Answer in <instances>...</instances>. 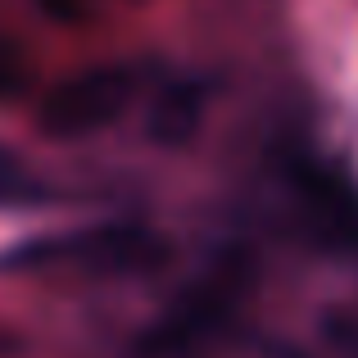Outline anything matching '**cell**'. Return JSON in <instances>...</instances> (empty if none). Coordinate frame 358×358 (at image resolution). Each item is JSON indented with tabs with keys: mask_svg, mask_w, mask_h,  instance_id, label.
<instances>
[{
	"mask_svg": "<svg viewBox=\"0 0 358 358\" xmlns=\"http://www.w3.org/2000/svg\"><path fill=\"white\" fill-rule=\"evenodd\" d=\"M204 109H209V82H200V78H168V82H159L155 100H150L145 131L159 141V145L177 150V145H186V141L200 131Z\"/></svg>",
	"mask_w": 358,
	"mask_h": 358,
	"instance_id": "5",
	"label": "cell"
},
{
	"mask_svg": "<svg viewBox=\"0 0 358 358\" xmlns=\"http://www.w3.org/2000/svg\"><path fill=\"white\" fill-rule=\"evenodd\" d=\"M18 78H23V73H18V64L9 59V55H0V96H14V91H18Z\"/></svg>",
	"mask_w": 358,
	"mask_h": 358,
	"instance_id": "7",
	"label": "cell"
},
{
	"mask_svg": "<svg viewBox=\"0 0 358 358\" xmlns=\"http://www.w3.org/2000/svg\"><path fill=\"white\" fill-rule=\"evenodd\" d=\"M245 286H250V268H245L241 259L213 263L191 290H182V299H177L155 327H145L141 350L145 354H182V350H191V345H200L204 336L218 331L222 317L241 304Z\"/></svg>",
	"mask_w": 358,
	"mask_h": 358,
	"instance_id": "3",
	"label": "cell"
},
{
	"mask_svg": "<svg viewBox=\"0 0 358 358\" xmlns=\"http://www.w3.org/2000/svg\"><path fill=\"white\" fill-rule=\"evenodd\" d=\"M286 191L299 213V227L317 250L358 254V186L336 168L295 159L286 168Z\"/></svg>",
	"mask_w": 358,
	"mask_h": 358,
	"instance_id": "4",
	"label": "cell"
},
{
	"mask_svg": "<svg viewBox=\"0 0 358 358\" xmlns=\"http://www.w3.org/2000/svg\"><path fill=\"white\" fill-rule=\"evenodd\" d=\"M168 259V241L136 222H100L59 236H32L0 254V272H91V277H127L150 272Z\"/></svg>",
	"mask_w": 358,
	"mask_h": 358,
	"instance_id": "1",
	"label": "cell"
},
{
	"mask_svg": "<svg viewBox=\"0 0 358 358\" xmlns=\"http://www.w3.org/2000/svg\"><path fill=\"white\" fill-rule=\"evenodd\" d=\"M145 64H91L55 82L36 105V131L50 141H78L114 127V122L145 96Z\"/></svg>",
	"mask_w": 358,
	"mask_h": 358,
	"instance_id": "2",
	"label": "cell"
},
{
	"mask_svg": "<svg viewBox=\"0 0 358 358\" xmlns=\"http://www.w3.org/2000/svg\"><path fill=\"white\" fill-rule=\"evenodd\" d=\"M55 200V191L45 186V177H36L9 145H0V209H18V204H45Z\"/></svg>",
	"mask_w": 358,
	"mask_h": 358,
	"instance_id": "6",
	"label": "cell"
}]
</instances>
